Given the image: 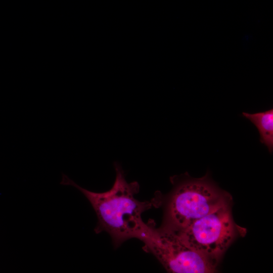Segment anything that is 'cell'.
I'll return each mask as SVG.
<instances>
[{"instance_id":"1","label":"cell","mask_w":273,"mask_h":273,"mask_svg":"<svg viewBox=\"0 0 273 273\" xmlns=\"http://www.w3.org/2000/svg\"><path fill=\"white\" fill-rule=\"evenodd\" d=\"M114 167L115 181L112 188L105 192L96 193L84 189L64 173L60 184L73 186L82 193L97 216L95 232L108 233L114 247L117 248L127 240L138 239L146 224L142 215L153 207V203L137 200L135 195L140 190L139 183H128L118 163L115 162Z\"/></svg>"},{"instance_id":"2","label":"cell","mask_w":273,"mask_h":273,"mask_svg":"<svg viewBox=\"0 0 273 273\" xmlns=\"http://www.w3.org/2000/svg\"><path fill=\"white\" fill-rule=\"evenodd\" d=\"M171 181L174 188L168 200L165 222L161 226L172 231L185 229L227 201L207 177L176 176Z\"/></svg>"},{"instance_id":"3","label":"cell","mask_w":273,"mask_h":273,"mask_svg":"<svg viewBox=\"0 0 273 273\" xmlns=\"http://www.w3.org/2000/svg\"><path fill=\"white\" fill-rule=\"evenodd\" d=\"M138 239L144 250L154 255L170 272L207 273L215 270L218 260L207 257L190 247L175 232L149 220Z\"/></svg>"},{"instance_id":"4","label":"cell","mask_w":273,"mask_h":273,"mask_svg":"<svg viewBox=\"0 0 273 273\" xmlns=\"http://www.w3.org/2000/svg\"><path fill=\"white\" fill-rule=\"evenodd\" d=\"M236 227L226 201L185 229L174 232L197 252L218 260L237 235Z\"/></svg>"},{"instance_id":"5","label":"cell","mask_w":273,"mask_h":273,"mask_svg":"<svg viewBox=\"0 0 273 273\" xmlns=\"http://www.w3.org/2000/svg\"><path fill=\"white\" fill-rule=\"evenodd\" d=\"M242 116L249 120L257 128L260 142L270 153L273 151V109L263 112L249 113L243 112Z\"/></svg>"}]
</instances>
